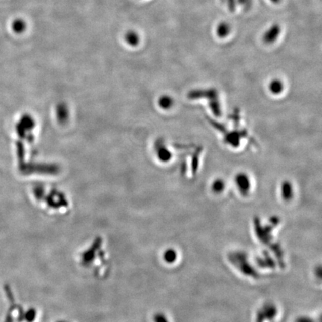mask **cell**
<instances>
[{"mask_svg":"<svg viewBox=\"0 0 322 322\" xmlns=\"http://www.w3.org/2000/svg\"><path fill=\"white\" fill-rule=\"evenodd\" d=\"M270 92L274 95H279L281 94L284 89V82L278 78H275L271 80L268 85Z\"/></svg>","mask_w":322,"mask_h":322,"instance_id":"cell-6","label":"cell"},{"mask_svg":"<svg viewBox=\"0 0 322 322\" xmlns=\"http://www.w3.org/2000/svg\"><path fill=\"white\" fill-rule=\"evenodd\" d=\"M278 313V309L274 304H266L259 309L256 315V322H272Z\"/></svg>","mask_w":322,"mask_h":322,"instance_id":"cell-1","label":"cell"},{"mask_svg":"<svg viewBox=\"0 0 322 322\" xmlns=\"http://www.w3.org/2000/svg\"><path fill=\"white\" fill-rule=\"evenodd\" d=\"M271 1L274 2V3H277L278 0H271Z\"/></svg>","mask_w":322,"mask_h":322,"instance_id":"cell-14","label":"cell"},{"mask_svg":"<svg viewBox=\"0 0 322 322\" xmlns=\"http://www.w3.org/2000/svg\"><path fill=\"white\" fill-rule=\"evenodd\" d=\"M160 106L162 107L163 108H170V107L173 105V99H172L170 96H165V97H163L162 99H160Z\"/></svg>","mask_w":322,"mask_h":322,"instance_id":"cell-11","label":"cell"},{"mask_svg":"<svg viewBox=\"0 0 322 322\" xmlns=\"http://www.w3.org/2000/svg\"><path fill=\"white\" fill-rule=\"evenodd\" d=\"M230 26L228 23H219V26L216 28V33L217 35L221 38H224L226 37L227 36L230 34Z\"/></svg>","mask_w":322,"mask_h":322,"instance_id":"cell-9","label":"cell"},{"mask_svg":"<svg viewBox=\"0 0 322 322\" xmlns=\"http://www.w3.org/2000/svg\"><path fill=\"white\" fill-rule=\"evenodd\" d=\"M58 322H69V321H58Z\"/></svg>","mask_w":322,"mask_h":322,"instance_id":"cell-15","label":"cell"},{"mask_svg":"<svg viewBox=\"0 0 322 322\" xmlns=\"http://www.w3.org/2000/svg\"><path fill=\"white\" fill-rule=\"evenodd\" d=\"M281 197L285 202H290L294 197V189L290 181H285L282 183Z\"/></svg>","mask_w":322,"mask_h":322,"instance_id":"cell-5","label":"cell"},{"mask_svg":"<svg viewBox=\"0 0 322 322\" xmlns=\"http://www.w3.org/2000/svg\"><path fill=\"white\" fill-rule=\"evenodd\" d=\"M296 322H313V321H312V320L309 319V318H298V320H297Z\"/></svg>","mask_w":322,"mask_h":322,"instance_id":"cell-13","label":"cell"},{"mask_svg":"<svg viewBox=\"0 0 322 322\" xmlns=\"http://www.w3.org/2000/svg\"><path fill=\"white\" fill-rule=\"evenodd\" d=\"M153 322H170L169 318H167V315H164V313L155 314L153 317Z\"/></svg>","mask_w":322,"mask_h":322,"instance_id":"cell-12","label":"cell"},{"mask_svg":"<svg viewBox=\"0 0 322 322\" xmlns=\"http://www.w3.org/2000/svg\"><path fill=\"white\" fill-rule=\"evenodd\" d=\"M12 28L16 34H22L26 30V23L22 19H17L12 23Z\"/></svg>","mask_w":322,"mask_h":322,"instance_id":"cell-7","label":"cell"},{"mask_svg":"<svg viewBox=\"0 0 322 322\" xmlns=\"http://www.w3.org/2000/svg\"><path fill=\"white\" fill-rule=\"evenodd\" d=\"M225 189V183L222 178H217L214 180L211 185V189L215 194H221Z\"/></svg>","mask_w":322,"mask_h":322,"instance_id":"cell-8","label":"cell"},{"mask_svg":"<svg viewBox=\"0 0 322 322\" xmlns=\"http://www.w3.org/2000/svg\"><path fill=\"white\" fill-rule=\"evenodd\" d=\"M125 38H126V42L131 46H137L139 44V41H140V37H139L138 34L134 31H130L127 32Z\"/></svg>","mask_w":322,"mask_h":322,"instance_id":"cell-10","label":"cell"},{"mask_svg":"<svg viewBox=\"0 0 322 322\" xmlns=\"http://www.w3.org/2000/svg\"><path fill=\"white\" fill-rule=\"evenodd\" d=\"M162 259L166 264H175L178 260V252L173 248H168L163 253Z\"/></svg>","mask_w":322,"mask_h":322,"instance_id":"cell-4","label":"cell"},{"mask_svg":"<svg viewBox=\"0 0 322 322\" xmlns=\"http://www.w3.org/2000/svg\"><path fill=\"white\" fill-rule=\"evenodd\" d=\"M235 182L238 190L243 196H247L250 192L251 181L246 173H238L235 177Z\"/></svg>","mask_w":322,"mask_h":322,"instance_id":"cell-2","label":"cell"},{"mask_svg":"<svg viewBox=\"0 0 322 322\" xmlns=\"http://www.w3.org/2000/svg\"><path fill=\"white\" fill-rule=\"evenodd\" d=\"M280 31H281V30H280V27L279 25H273L265 32L264 35H263V41L266 44H273L274 41L278 38Z\"/></svg>","mask_w":322,"mask_h":322,"instance_id":"cell-3","label":"cell"}]
</instances>
